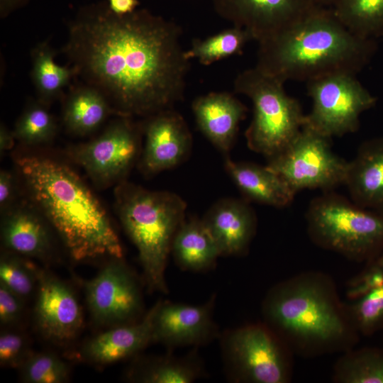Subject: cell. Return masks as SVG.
Masks as SVG:
<instances>
[{
  "label": "cell",
  "instance_id": "83f0119b",
  "mask_svg": "<svg viewBox=\"0 0 383 383\" xmlns=\"http://www.w3.org/2000/svg\"><path fill=\"white\" fill-rule=\"evenodd\" d=\"M332 11L351 33L366 39L383 36V0H337Z\"/></svg>",
  "mask_w": 383,
  "mask_h": 383
},
{
  "label": "cell",
  "instance_id": "d6986e66",
  "mask_svg": "<svg viewBox=\"0 0 383 383\" xmlns=\"http://www.w3.org/2000/svg\"><path fill=\"white\" fill-rule=\"evenodd\" d=\"M198 128L223 155L228 156L238 135L247 107L233 94L212 91L196 97L192 104Z\"/></svg>",
  "mask_w": 383,
  "mask_h": 383
},
{
  "label": "cell",
  "instance_id": "3957f363",
  "mask_svg": "<svg viewBox=\"0 0 383 383\" xmlns=\"http://www.w3.org/2000/svg\"><path fill=\"white\" fill-rule=\"evenodd\" d=\"M262 315L293 354L304 357L343 353L360 337L335 281L323 272H303L274 284Z\"/></svg>",
  "mask_w": 383,
  "mask_h": 383
},
{
  "label": "cell",
  "instance_id": "e0dca14e",
  "mask_svg": "<svg viewBox=\"0 0 383 383\" xmlns=\"http://www.w3.org/2000/svg\"><path fill=\"white\" fill-rule=\"evenodd\" d=\"M202 221L221 256L243 255L256 233L255 213L247 201L241 199L218 200L207 211Z\"/></svg>",
  "mask_w": 383,
  "mask_h": 383
},
{
  "label": "cell",
  "instance_id": "ac0fdd59",
  "mask_svg": "<svg viewBox=\"0 0 383 383\" xmlns=\"http://www.w3.org/2000/svg\"><path fill=\"white\" fill-rule=\"evenodd\" d=\"M1 215V240L9 252L40 260L51 257V226L30 202L16 203Z\"/></svg>",
  "mask_w": 383,
  "mask_h": 383
},
{
  "label": "cell",
  "instance_id": "30bf717a",
  "mask_svg": "<svg viewBox=\"0 0 383 383\" xmlns=\"http://www.w3.org/2000/svg\"><path fill=\"white\" fill-rule=\"evenodd\" d=\"M331 138L303 126L292 143L268 159V169L295 192L304 189L331 191L346 179L348 162L335 154Z\"/></svg>",
  "mask_w": 383,
  "mask_h": 383
},
{
  "label": "cell",
  "instance_id": "cb8c5ba5",
  "mask_svg": "<svg viewBox=\"0 0 383 383\" xmlns=\"http://www.w3.org/2000/svg\"><path fill=\"white\" fill-rule=\"evenodd\" d=\"M112 109L105 95L89 86L73 90L67 98L62 113L66 129L76 135H86L106 120Z\"/></svg>",
  "mask_w": 383,
  "mask_h": 383
},
{
  "label": "cell",
  "instance_id": "52a82bcc",
  "mask_svg": "<svg viewBox=\"0 0 383 383\" xmlns=\"http://www.w3.org/2000/svg\"><path fill=\"white\" fill-rule=\"evenodd\" d=\"M284 83L255 66L239 73L233 82L234 91L248 97L253 106L245 132L248 147L267 159L284 150L304 124L301 105L287 94Z\"/></svg>",
  "mask_w": 383,
  "mask_h": 383
},
{
  "label": "cell",
  "instance_id": "4316f807",
  "mask_svg": "<svg viewBox=\"0 0 383 383\" xmlns=\"http://www.w3.org/2000/svg\"><path fill=\"white\" fill-rule=\"evenodd\" d=\"M54 50L48 43L38 44L32 51L31 77L39 96L46 105L57 98L74 74V70L56 63Z\"/></svg>",
  "mask_w": 383,
  "mask_h": 383
},
{
  "label": "cell",
  "instance_id": "4dcf8cb0",
  "mask_svg": "<svg viewBox=\"0 0 383 383\" xmlns=\"http://www.w3.org/2000/svg\"><path fill=\"white\" fill-rule=\"evenodd\" d=\"M38 270L23 256L11 252L4 253L0 260V283L24 299L38 284Z\"/></svg>",
  "mask_w": 383,
  "mask_h": 383
},
{
  "label": "cell",
  "instance_id": "d4e9b609",
  "mask_svg": "<svg viewBox=\"0 0 383 383\" xmlns=\"http://www.w3.org/2000/svg\"><path fill=\"white\" fill-rule=\"evenodd\" d=\"M202 364L196 355H165L138 360L128 372L129 379L143 383H191L200 378Z\"/></svg>",
  "mask_w": 383,
  "mask_h": 383
},
{
  "label": "cell",
  "instance_id": "8992f818",
  "mask_svg": "<svg viewBox=\"0 0 383 383\" xmlns=\"http://www.w3.org/2000/svg\"><path fill=\"white\" fill-rule=\"evenodd\" d=\"M306 220L316 245L351 261L367 263L383 250V215L331 191L311 201Z\"/></svg>",
  "mask_w": 383,
  "mask_h": 383
},
{
  "label": "cell",
  "instance_id": "7a4b0ae2",
  "mask_svg": "<svg viewBox=\"0 0 383 383\" xmlns=\"http://www.w3.org/2000/svg\"><path fill=\"white\" fill-rule=\"evenodd\" d=\"M30 203L76 262L123 258V251L99 200L67 164L32 152L15 155Z\"/></svg>",
  "mask_w": 383,
  "mask_h": 383
},
{
  "label": "cell",
  "instance_id": "7402d4cb",
  "mask_svg": "<svg viewBox=\"0 0 383 383\" xmlns=\"http://www.w3.org/2000/svg\"><path fill=\"white\" fill-rule=\"evenodd\" d=\"M224 168L240 192L250 201L274 207L289 206L296 193L267 166L235 162L224 157Z\"/></svg>",
  "mask_w": 383,
  "mask_h": 383
},
{
  "label": "cell",
  "instance_id": "ba28073f",
  "mask_svg": "<svg viewBox=\"0 0 383 383\" xmlns=\"http://www.w3.org/2000/svg\"><path fill=\"white\" fill-rule=\"evenodd\" d=\"M221 340L226 370L234 382H291L294 355L263 322L231 330Z\"/></svg>",
  "mask_w": 383,
  "mask_h": 383
},
{
  "label": "cell",
  "instance_id": "f1b7e54d",
  "mask_svg": "<svg viewBox=\"0 0 383 383\" xmlns=\"http://www.w3.org/2000/svg\"><path fill=\"white\" fill-rule=\"evenodd\" d=\"M252 40L245 29L233 26L205 39H194L190 48L185 50V55L189 60L196 58L200 64L207 66L241 55L246 43Z\"/></svg>",
  "mask_w": 383,
  "mask_h": 383
},
{
  "label": "cell",
  "instance_id": "484cf974",
  "mask_svg": "<svg viewBox=\"0 0 383 383\" xmlns=\"http://www.w3.org/2000/svg\"><path fill=\"white\" fill-rule=\"evenodd\" d=\"M335 383H383V348H351L336 360L332 374Z\"/></svg>",
  "mask_w": 383,
  "mask_h": 383
},
{
  "label": "cell",
  "instance_id": "ffe728a7",
  "mask_svg": "<svg viewBox=\"0 0 383 383\" xmlns=\"http://www.w3.org/2000/svg\"><path fill=\"white\" fill-rule=\"evenodd\" d=\"M153 314L154 306L139 321L116 326L91 338L82 347L80 357L105 365L135 355L153 343Z\"/></svg>",
  "mask_w": 383,
  "mask_h": 383
},
{
  "label": "cell",
  "instance_id": "8d00e7d4",
  "mask_svg": "<svg viewBox=\"0 0 383 383\" xmlns=\"http://www.w3.org/2000/svg\"><path fill=\"white\" fill-rule=\"evenodd\" d=\"M107 4L113 13L123 16L135 11L140 2L138 0H108Z\"/></svg>",
  "mask_w": 383,
  "mask_h": 383
},
{
  "label": "cell",
  "instance_id": "ab89813d",
  "mask_svg": "<svg viewBox=\"0 0 383 383\" xmlns=\"http://www.w3.org/2000/svg\"><path fill=\"white\" fill-rule=\"evenodd\" d=\"M318 6L325 7L333 6L337 0H313Z\"/></svg>",
  "mask_w": 383,
  "mask_h": 383
},
{
  "label": "cell",
  "instance_id": "44dd1931",
  "mask_svg": "<svg viewBox=\"0 0 383 383\" xmlns=\"http://www.w3.org/2000/svg\"><path fill=\"white\" fill-rule=\"evenodd\" d=\"M356 204L383 215V138L363 142L348 162L344 184Z\"/></svg>",
  "mask_w": 383,
  "mask_h": 383
},
{
  "label": "cell",
  "instance_id": "9a60e30c",
  "mask_svg": "<svg viewBox=\"0 0 383 383\" xmlns=\"http://www.w3.org/2000/svg\"><path fill=\"white\" fill-rule=\"evenodd\" d=\"M141 123L145 145L141 151L140 169L153 175L175 167L189 156L192 136L183 116L174 110H163Z\"/></svg>",
  "mask_w": 383,
  "mask_h": 383
},
{
  "label": "cell",
  "instance_id": "5bb4252c",
  "mask_svg": "<svg viewBox=\"0 0 383 383\" xmlns=\"http://www.w3.org/2000/svg\"><path fill=\"white\" fill-rule=\"evenodd\" d=\"M215 302V295L200 305L157 301L153 306V343L168 348L209 343L219 335L213 318Z\"/></svg>",
  "mask_w": 383,
  "mask_h": 383
},
{
  "label": "cell",
  "instance_id": "277c9868",
  "mask_svg": "<svg viewBox=\"0 0 383 383\" xmlns=\"http://www.w3.org/2000/svg\"><path fill=\"white\" fill-rule=\"evenodd\" d=\"M376 50V40L353 34L332 9L318 6L291 28L259 42L255 67L284 82H307L335 73L357 74Z\"/></svg>",
  "mask_w": 383,
  "mask_h": 383
},
{
  "label": "cell",
  "instance_id": "e575fe53",
  "mask_svg": "<svg viewBox=\"0 0 383 383\" xmlns=\"http://www.w3.org/2000/svg\"><path fill=\"white\" fill-rule=\"evenodd\" d=\"M23 299L0 283V322L11 325L21 318L23 311Z\"/></svg>",
  "mask_w": 383,
  "mask_h": 383
},
{
  "label": "cell",
  "instance_id": "9c48e42d",
  "mask_svg": "<svg viewBox=\"0 0 383 383\" xmlns=\"http://www.w3.org/2000/svg\"><path fill=\"white\" fill-rule=\"evenodd\" d=\"M313 105L303 126L332 138L357 131L360 116L377 98L350 73H335L306 82Z\"/></svg>",
  "mask_w": 383,
  "mask_h": 383
},
{
  "label": "cell",
  "instance_id": "74e56055",
  "mask_svg": "<svg viewBox=\"0 0 383 383\" xmlns=\"http://www.w3.org/2000/svg\"><path fill=\"white\" fill-rule=\"evenodd\" d=\"M16 138L13 131H9L4 125L0 128V152L1 155L11 150L13 145Z\"/></svg>",
  "mask_w": 383,
  "mask_h": 383
},
{
  "label": "cell",
  "instance_id": "1f68e13d",
  "mask_svg": "<svg viewBox=\"0 0 383 383\" xmlns=\"http://www.w3.org/2000/svg\"><path fill=\"white\" fill-rule=\"evenodd\" d=\"M383 258V250L381 251ZM350 316L360 335L383 330V280L363 297L347 304Z\"/></svg>",
  "mask_w": 383,
  "mask_h": 383
},
{
  "label": "cell",
  "instance_id": "7c38bea8",
  "mask_svg": "<svg viewBox=\"0 0 383 383\" xmlns=\"http://www.w3.org/2000/svg\"><path fill=\"white\" fill-rule=\"evenodd\" d=\"M87 307L101 325L118 326L136 322L143 311L138 279L122 258H112L85 283Z\"/></svg>",
  "mask_w": 383,
  "mask_h": 383
},
{
  "label": "cell",
  "instance_id": "6da1fadb",
  "mask_svg": "<svg viewBox=\"0 0 383 383\" xmlns=\"http://www.w3.org/2000/svg\"><path fill=\"white\" fill-rule=\"evenodd\" d=\"M182 30L145 9L119 16L107 2L83 9L64 50L74 71L121 116L148 117L184 99L190 60Z\"/></svg>",
  "mask_w": 383,
  "mask_h": 383
},
{
  "label": "cell",
  "instance_id": "d6a6232c",
  "mask_svg": "<svg viewBox=\"0 0 383 383\" xmlns=\"http://www.w3.org/2000/svg\"><path fill=\"white\" fill-rule=\"evenodd\" d=\"M19 369L21 379L28 383H62L70 377L67 364L49 352L32 353Z\"/></svg>",
  "mask_w": 383,
  "mask_h": 383
},
{
  "label": "cell",
  "instance_id": "f546056e",
  "mask_svg": "<svg viewBox=\"0 0 383 383\" xmlns=\"http://www.w3.org/2000/svg\"><path fill=\"white\" fill-rule=\"evenodd\" d=\"M46 104H29L17 120L13 131L16 140L24 146H40L50 143L57 133V124Z\"/></svg>",
  "mask_w": 383,
  "mask_h": 383
},
{
  "label": "cell",
  "instance_id": "4fadbf2b",
  "mask_svg": "<svg viewBox=\"0 0 383 383\" xmlns=\"http://www.w3.org/2000/svg\"><path fill=\"white\" fill-rule=\"evenodd\" d=\"M216 13L257 43L294 26L318 7L313 0H212Z\"/></svg>",
  "mask_w": 383,
  "mask_h": 383
},
{
  "label": "cell",
  "instance_id": "d590c367",
  "mask_svg": "<svg viewBox=\"0 0 383 383\" xmlns=\"http://www.w3.org/2000/svg\"><path fill=\"white\" fill-rule=\"evenodd\" d=\"M16 185L13 175L9 171L0 172V209L1 213L9 210L15 204Z\"/></svg>",
  "mask_w": 383,
  "mask_h": 383
},
{
  "label": "cell",
  "instance_id": "5b68a950",
  "mask_svg": "<svg viewBox=\"0 0 383 383\" xmlns=\"http://www.w3.org/2000/svg\"><path fill=\"white\" fill-rule=\"evenodd\" d=\"M116 209L138 252L150 292L167 293L165 269L174 237L185 220L186 202L177 194L150 191L124 181L115 190Z\"/></svg>",
  "mask_w": 383,
  "mask_h": 383
},
{
  "label": "cell",
  "instance_id": "8fae6325",
  "mask_svg": "<svg viewBox=\"0 0 383 383\" xmlns=\"http://www.w3.org/2000/svg\"><path fill=\"white\" fill-rule=\"evenodd\" d=\"M121 116L94 140L72 146L67 154L99 187L125 180L141 154L142 125Z\"/></svg>",
  "mask_w": 383,
  "mask_h": 383
},
{
  "label": "cell",
  "instance_id": "836d02e7",
  "mask_svg": "<svg viewBox=\"0 0 383 383\" xmlns=\"http://www.w3.org/2000/svg\"><path fill=\"white\" fill-rule=\"evenodd\" d=\"M32 354L28 340L18 332L6 331L0 335V365L4 367L20 368Z\"/></svg>",
  "mask_w": 383,
  "mask_h": 383
},
{
  "label": "cell",
  "instance_id": "2e32d148",
  "mask_svg": "<svg viewBox=\"0 0 383 383\" xmlns=\"http://www.w3.org/2000/svg\"><path fill=\"white\" fill-rule=\"evenodd\" d=\"M37 287L35 320L41 335L58 343L74 339L83 325L82 312L74 291L40 268Z\"/></svg>",
  "mask_w": 383,
  "mask_h": 383
},
{
  "label": "cell",
  "instance_id": "f35d334b",
  "mask_svg": "<svg viewBox=\"0 0 383 383\" xmlns=\"http://www.w3.org/2000/svg\"><path fill=\"white\" fill-rule=\"evenodd\" d=\"M26 0H0V10L1 15L5 16L14 10L16 8L20 6V5Z\"/></svg>",
  "mask_w": 383,
  "mask_h": 383
},
{
  "label": "cell",
  "instance_id": "603a6c76",
  "mask_svg": "<svg viewBox=\"0 0 383 383\" xmlns=\"http://www.w3.org/2000/svg\"><path fill=\"white\" fill-rule=\"evenodd\" d=\"M171 254L180 269L192 272L213 268L221 256L202 219L197 218L184 220L179 226L172 243Z\"/></svg>",
  "mask_w": 383,
  "mask_h": 383
}]
</instances>
